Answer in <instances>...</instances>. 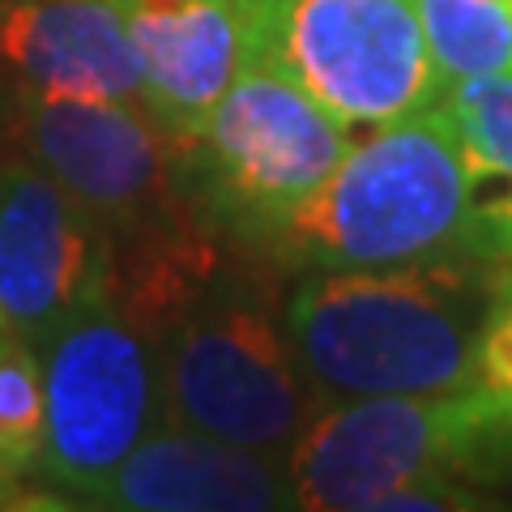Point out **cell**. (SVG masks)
<instances>
[{"mask_svg": "<svg viewBox=\"0 0 512 512\" xmlns=\"http://www.w3.org/2000/svg\"><path fill=\"white\" fill-rule=\"evenodd\" d=\"M295 508L380 512L393 491L457 478L512 487V406L483 384L423 397L325 402L286 448Z\"/></svg>", "mask_w": 512, "mask_h": 512, "instance_id": "3", "label": "cell"}, {"mask_svg": "<svg viewBox=\"0 0 512 512\" xmlns=\"http://www.w3.org/2000/svg\"><path fill=\"white\" fill-rule=\"evenodd\" d=\"M99 299H111L103 222L39 163H0V320L43 346Z\"/></svg>", "mask_w": 512, "mask_h": 512, "instance_id": "8", "label": "cell"}, {"mask_svg": "<svg viewBox=\"0 0 512 512\" xmlns=\"http://www.w3.org/2000/svg\"><path fill=\"white\" fill-rule=\"evenodd\" d=\"M504 248H508V261H512V218H508V227H504Z\"/></svg>", "mask_w": 512, "mask_h": 512, "instance_id": "16", "label": "cell"}, {"mask_svg": "<svg viewBox=\"0 0 512 512\" xmlns=\"http://www.w3.org/2000/svg\"><path fill=\"white\" fill-rule=\"evenodd\" d=\"M419 13L444 86L483 73H512L508 0H419Z\"/></svg>", "mask_w": 512, "mask_h": 512, "instance_id": "13", "label": "cell"}, {"mask_svg": "<svg viewBox=\"0 0 512 512\" xmlns=\"http://www.w3.org/2000/svg\"><path fill=\"white\" fill-rule=\"evenodd\" d=\"M154 350L158 402L171 427L286 457L320 410L274 291L244 269L222 265Z\"/></svg>", "mask_w": 512, "mask_h": 512, "instance_id": "4", "label": "cell"}, {"mask_svg": "<svg viewBox=\"0 0 512 512\" xmlns=\"http://www.w3.org/2000/svg\"><path fill=\"white\" fill-rule=\"evenodd\" d=\"M444 103L457 124L470 188L478 197V214H483L487 256L512 265L504 248V227L512 218V73L453 82Z\"/></svg>", "mask_w": 512, "mask_h": 512, "instance_id": "12", "label": "cell"}, {"mask_svg": "<svg viewBox=\"0 0 512 512\" xmlns=\"http://www.w3.org/2000/svg\"><path fill=\"white\" fill-rule=\"evenodd\" d=\"M0 329H5V320H0Z\"/></svg>", "mask_w": 512, "mask_h": 512, "instance_id": "19", "label": "cell"}, {"mask_svg": "<svg viewBox=\"0 0 512 512\" xmlns=\"http://www.w3.org/2000/svg\"><path fill=\"white\" fill-rule=\"evenodd\" d=\"M478 384L512 406V265L500 269L478 329Z\"/></svg>", "mask_w": 512, "mask_h": 512, "instance_id": "15", "label": "cell"}, {"mask_svg": "<svg viewBox=\"0 0 512 512\" xmlns=\"http://www.w3.org/2000/svg\"><path fill=\"white\" fill-rule=\"evenodd\" d=\"M141 73V107L188 146L248 64V18L235 0H120Z\"/></svg>", "mask_w": 512, "mask_h": 512, "instance_id": "9", "label": "cell"}, {"mask_svg": "<svg viewBox=\"0 0 512 512\" xmlns=\"http://www.w3.org/2000/svg\"><path fill=\"white\" fill-rule=\"evenodd\" d=\"M9 478H13V474L5 470V461H0V487H5V483H9Z\"/></svg>", "mask_w": 512, "mask_h": 512, "instance_id": "17", "label": "cell"}, {"mask_svg": "<svg viewBox=\"0 0 512 512\" xmlns=\"http://www.w3.org/2000/svg\"><path fill=\"white\" fill-rule=\"evenodd\" d=\"M508 5H512V0H508Z\"/></svg>", "mask_w": 512, "mask_h": 512, "instance_id": "20", "label": "cell"}, {"mask_svg": "<svg viewBox=\"0 0 512 512\" xmlns=\"http://www.w3.org/2000/svg\"><path fill=\"white\" fill-rule=\"evenodd\" d=\"M248 60L274 64L355 133L444 103L419 0H252Z\"/></svg>", "mask_w": 512, "mask_h": 512, "instance_id": "6", "label": "cell"}, {"mask_svg": "<svg viewBox=\"0 0 512 512\" xmlns=\"http://www.w3.org/2000/svg\"><path fill=\"white\" fill-rule=\"evenodd\" d=\"M47 440L43 355L18 329H0V461L18 478L39 470Z\"/></svg>", "mask_w": 512, "mask_h": 512, "instance_id": "14", "label": "cell"}, {"mask_svg": "<svg viewBox=\"0 0 512 512\" xmlns=\"http://www.w3.org/2000/svg\"><path fill=\"white\" fill-rule=\"evenodd\" d=\"M355 146V128L333 120L274 64L248 60L210 120L184 150L192 201L248 252L282 214L325 184Z\"/></svg>", "mask_w": 512, "mask_h": 512, "instance_id": "5", "label": "cell"}, {"mask_svg": "<svg viewBox=\"0 0 512 512\" xmlns=\"http://www.w3.org/2000/svg\"><path fill=\"white\" fill-rule=\"evenodd\" d=\"M39 355L47 389L39 470L90 500L163 414L154 342L111 299H99L64 320Z\"/></svg>", "mask_w": 512, "mask_h": 512, "instance_id": "7", "label": "cell"}, {"mask_svg": "<svg viewBox=\"0 0 512 512\" xmlns=\"http://www.w3.org/2000/svg\"><path fill=\"white\" fill-rule=\"evenodd\" d=\"M0 69L22 94L141 103L120 0H5Z\"/></svg>", "mask_w": 512, "mask_h": 512, "instance_id": "11", "label": "cell"}, {"mask_svg": "<svg viewBox=\"0 0 512 512\" xmlns=\"http://www.w3.org/2000/svg\"><path fill=\"white\" fill-rule=\"evenodd\" d=\"M295 274L487 256V231L448 103L372 128L252 248Z\"/></svg>", "mask_w": 512, "mask_h": 512, "instance_id": "2", "label": "cell"}, {"mask_svg": "<svg viewBox=\"0 0 512 512\" xmlns=\"http://www.w3.org/2000/svg\"><path fill=\"white\" fill-rule=\"evenodd\" d=\"M90 504L116 512H282L295 508V491L286 457L171 427L150 431Z\"/></svg>", "mask_w": 512, "mask_h": 512, "instance_id": "10", "label": "cell"}, {"mask_svg": "<svg viewBox=\"0 0 512 512\" xmlns=\"http://www.w3.org/2000/svg\"><path fill=\"white\" fill-rule=\"evenodd\" d=\"M235 5H239V9H244V5H252V0H235Z\"/></svg>", "mask_w": 512, "mask_h": 512, "instance_id": "18", "label": "cell"}, {"mask_svg": "<svg viewBox=\"0 0 512 512\" xmlns=\"http://www.w3.org/2000/svg\"><path fill=\"white\" fill-rule=\"evenodd\" d=\"M500 269L483 256H431L303 274L282 316L320 406L478 384V329Z\"/></svg>", "mask_w": 512, "mask_h": 512, "instance_id": "1", "label": "cell"}]
</instances>
